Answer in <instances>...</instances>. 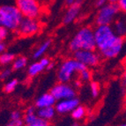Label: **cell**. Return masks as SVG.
<instances>
[{
	"label": "cell",
	"instance_id": "8fae6325",
	"mask_svg": "<svg viewBox=\"0 0 126 126\" xmlns=\"http://www.w3.org/2000/svg\"><path fill=\"white\" fill-rule=\"evenodd\" d=\"M50 59L48 57H42L38 61L34 62L33 63L28 66L27 68V75L29 78H34L39 74L42 73L45 69L48 68V66L50 64Z\"/></svg>",
	"mask_w": 126,
	"mask_h": 126
},
{
	"label": "cell",
	"instance_id": "6da1fadb",
	"mask_svg": "<svg viewBox=\"0 0 126 126\" xmlns=\"http://www.w3.org/2000/svg\"><path fill=\"white\" fill-rule=\"evenodd\" d=\"M94 37L97 51L102 58L113 59L118 57L124 46V38L115 33L112 26H96Z\"/></svg>",
	"mask_w": 126,
	"mask_h": 126
},
{
	"label": "cell",
	"instance_id": "277c9868",
	"mask_svg": "<svg viewBox=\"0 0 126 126\" xmlns=\"http://www.w3.org/2000/svg\"><path fill=\"white\" fill-rule=\"evenodd\" d=\"M87 68L83 63L79 62L74 57H69L61 62L57 72V78L58 82L70 83L74 79L76 74Z\"/></svg>",
	"mask_w": 126,
	"mask_h": 126
},
{
	"label": "cell",
	"instance_id": "4dcf8cb0",
	"mask_svg": "<svg viewBox=\"0 0 126 126\" xmlns=\"http://www.w3.org/2000/svg\"><path fill=\"white\" fill-rule=\"evenodd\" d=\"M76 1L77 0H64V4L66 6H71V5H72L73 4H75Z\"/></svg>",
	"mask_w": 126,
	"mask_h": 126
},
{
	"label": "cell",
	"instance_id": "8992f818",
	"mask_svg": "<svg viewBox=\"0 0 126 126\" xmlns=\"http://www.w3.org/2000/svg\"><path fill=\"white\" fill-rule=\"evenodd\" d=\"M24 18L37 19L42 14V8L39 0H14Z\"/></svg>",
	"mask_w": 126,
	"mask_h": 126
},
{
	"label": "cell",
	"instance_id": "44dd1931",
	"mask_svg": "<svg viewBox=\"0 0 126 126\" xmlns=\"http://www.w3.org/2000/svg\"><path fill=\"white\" fill-rule=\"evenodd\" d=\"M18 85H19V80L17 79H11L4 83L3 90L5 94H11L17 88Z\"/></svg>",
	"mask_w": 126,
	"mask_h": 126
},
{
	"label": "cell",
	"instance_id": "4fadbf2b",
	"mask_svg": "<svg viewBox=\"0 0 126 126\" xmlns=\"http://www.w3.org/2000/svg\"><path fill=\"white\" fill-rule=\"evenodd\" d=\"M114 31L118 36L122 38L126 37V13H120L116 20L112 24Z\"/></svg>",
	"mask_w": 126,
	"mask_h": 126
},
{
	"label": "cell",
	"instance_id": "ffe728a7",
	"mask_svg": "<svg viewBox=\"0 0 126 126\" xmlns=\"http://www.w3.org/2000/svg\"><path fill=\"white\" fill-rule=\"evenodd\" d=\"M86 109L84 106L79 105L78 107L74 109L73 111L71 113V116L76 121H79V120L84 119L85 116H86Z\"/></svg>",
	"mask_w": 126,
	"mask_h": 126
},
{
	"label": "cell",
	"instance_id": "d6986e66",
	"mask_svg": "<svg viewBox=\"0 0 126 126\" xmlns=\"http://www.w3.org/2000/svg\"><path fill=\"white\" fill-rule=\"evenodd\" d=\"M27 64V58L24 56H19V57H16L15 60L13 61V64H12V68L14 71H20V70L24 69Z\"/></svg>",
	"mask_w": 126,
	"mask_h": 126
},
{
	"label": "cell",
	"instance_id": "9a60e30c",
	"mask_svg": "<svg viewBox=\"0 0 126 126\" xmlns=\"http://www.w3.org/2000/svg\"><path fill=\"white\" fill-rule=\"evenodd\" d=\"M57 110L55 107H47L42 109H37V116L39 118L48 122H50L56 116Z\"/></svg>",
	"mask_w": 126,
	"mask_h": 126
},
{
	"label": "cell",
	"instance_id": "484cf974",
	"mask_svg": "<svg viewBox=\"0 0 126 126\" xmlns=\"http://www.w3.org/2000/svg\"><path fill=\"white\" fill-rule=\"evenodd\" d=\"M24 126H52V124H50V122H48V121H45V120L39 118L37 121H35L33 124H25Z\"/></svg>",
	"mask_w": 126,
	"mask_h": 126
},
{
	"label": "cell",
	"instance_id": "f1b7e54d",
	"mask_svg": "<svg viewBox=\"0 0 126 126\" xmlns=\"http://www.w3.org/2000/svg\"><path fill=\"white\" fill-rule=\"evenodd\" d=\"M108 3H109L108 0H95L94 5H95V7H97V8L99 9V8H101V7L104 6Z\"/></svg>",
	"mask_w": 126,
	"mask_h": 126
},
{
	"label": "cell",
	"instance_id": "8d00e7d4",
	"mask_svg": "<svg viewBox=\"0 0 126 126\" xmlns=\"http://www.w3.org/2000/svg\"><path fill=\"white\" fill-rule=\"evenodd\" d=\"M71 126H79L77 124H72V125H71Z\"/></svg>",
	"mask_w": 126,
	"mask_h": 126
},
{
	"label": "cell",
	"instance_id": "d4e9b609",
	"mask_svg": "<svg viewBox=\"0 0 126 126\" xmlns=\"http://www.w3.org/2000/svg\"><path fill=\"white\" fill-rule=\"evenodd\" d=\"M24 119V115L20 110H13L10 114V120H20Z\"/></svg>",
	"mask_w": 126,
	"mask_h": 126
},
{
	"label": "cell",
	"instance_id": "f546056e",
	"mask_svg": "<svg viewBox=\"0 0 126 126\" xmlns=\"http://www.w3.org/2000/svg\"><path fill=\"white\" fill-rule=\"evenodd\" d=\"M5 49H6V43L4 42H0V52L4 53L5 52Z\"/></svg>",
	"mask_w": 126,
	"mask_h": 126
},
{
	"label": "cell",
	"instance_id": "e0dca14e",
	"mask_svg": "<svg viewBox=\"0 0 126 126\" xmlns=\"http://www.w3.org/2000/svg\"><path fill=\"white\" fill-rule=\"evenodd\" d=\"M39 119L37 116V108L35 106H29L27 107L24 113V122L25 124H33Z\"/></svg>",
	"mask_w": 126,
	"mask_h": 126
},
{
	"label": "cell",
	"instance_id": "ba28073f",
	"mask_svg": "<svg viewBox=\"0 0 126 126\" xmlns=\"http://www.w3.org/2000/svg\"><path fill=\"white\" fill-rule=\"evenodd\" d=\"M41 28L42 26L37 19L24 18L15 33L21 37H30L37 34L40 32Z\"/></svg>",
	"mask_w": 126,
	"mask_h": 126
},
{
	"label": "cell",
	"instance_id": "603a6c76",
	"mask_svg": "<svg viewBox=\"0 0 126 126\" xmlns=\"http://www.w3.org/2000/svg\"><path fill=\"white\" fill-rule=\"evenodd\" d=\"M78 75L79 79H80L82 82H89L92 79V72L88 68H86L83 71H81Z\"/></svg>",
	"mask_w": 126,
	"mask_h": 126
},
{
	"label": "cell",
	"instance_id": "d590c367",
	"mask_svg": "<svg viewBox=\"0 0 126 126\" xmlns=\"http://www.w3.org/2000/svg\"><path fill=\"white\" fill-rule=\"evenodd\" d=\"M116 126H126V123H123V124H120Z\"/></svg>",
	"mask_w": 126,
	"mask_h": 126
},
{
	"label": "cell",
	"instance_id": "3957f363",
	"mask_svg": "<svg viewBox=\"0 0 126 126\" xmlns=\"http://www.w3.org/2000/svg\"><path fill=\"white\" fill-rule=\"evenodd\" d=\"M24 19L15 4H4L0 7V26L11 32H16Z\"/></svg>",
	"mask_w": 126,
	"mask_h": 126
},
{
	"label": "cell",
	"instance_id": "7c38bea8",
	"mask_svg": "<svg viewBox=\"0 0 126 126\" xmlns=\"http://www.w3.org/2000/svg\"><path fill=\"white\" fill-rule=\"evenodd\" d=\"M82 4L83 0H77L75 4L68 7L63 17V23L64 25H69L77 19L81 11Z\"/></svg>",
	"mask_w": 126,
	"mask_h": 126
},
{
	"label": "cell",
	"instance_id": "ac0fdd59",
	"mask_svg": "<svg viewBox=\"0 0 126 126\" xmlns=\"http://www.w3.org/2000/svg\"><path fill=\"white\" fill-rule=\"evenodd\" d=\"M15 58L16 57H15L14 53L5 51L4 53H1L0 55V63L3 66H7L9 64H13Z\"/></svg>",
	"mask_w": 126,
	"mask_h": 126
},
{
	"label": "cell",
	"instance_id": "74e56055",
	"mask_svg": "<svg viewBox=\"0 0 126 126\" xmlns=\"http://www.w3.org/2000/svg\"><path fill=\"white\" fill-rule=\"evenodd\" d=\"M5 126H9V125H5Z\"/></svg>",
	"mask_w": 126,
	"mask_h": 126
},
{
	"label": "cell",
	"instance_id": "1f68e13d",
	"mask_svg": "<svg viewBox=\"0 0 126 126\" xmlns=\"http://www.w3.org/2000/svg\"><path fill=\"white\" fill-rule=\"evenodd\" d=\"M82 83H83V82L78 79H76L75 81H74V86H75V87H79L82 85Z\"/></svg>",
	"mask_w": 126,
	"mask_h": 126
},
{
	"label": "cell",
	"instance_id": "52a82bcc",
	"mask_svg": "<svg viewBox=\"0 0 126 126\" xmlns=\"http://www.w3.org/2000/svg\"><path fill=\"white\" fill-rule=\"evenodd\" d=\"M73 57L87 68L96 67L101 63L102 57L98 51L94 50H79L73 53Z\"/></svg>",
	"mask_w": 126,
	"mask_h": 126
},
{
	"label": "cell",
	"instance_id": "5b68a950",
	"mask_svg": "<svg viewBox=\"0 0 126 126\" xmlns=\"http://www.w3.org/2000/svg\"><path fill=\"white\" fill-rule=\"evenodd\" d=\"M120 13L119 7L116 4L108 3L104 6L98 9L94 16L96 26H112Z\"/></svg>",
	"mask_w": 126,
	"mask_h": 126
},
{
	"label": "cell",
	"instance_id": "e575fe53",
	"mask_svg": "<svg viewBox=\"0 0 126 126\" xmlns=\"http://www.w3.org/2000/svg\"><path fill=\"white\" fill-rule=\"evenodd\" d=\"M123 79H124V82H125V84H126V69L124 70V74H123Z\"/></svg>",
	"mask_w": 126,
	"mask_h": 126
},
{
	"label": "cell",
	"instance_id": "d6a6232c",
	"mask_svg": "<svg viewBox=\"0 0 126 126\" xmlns=\"http://www.w3.org/2000/svg\"><path fill=\"white\" fill-rule=\"evenodd\" d=\"M54 66H55V63H52V62H51V63H50V64L48 65V68H47V69H48V71H50V70H52L53 68H54Z\"/></svg>",
	"mask_w": 126,
	"mask_h": 126
},
{
	"label": "cell",
	"instance_id": "5bb4252c",
	"mask_svg": "<svg viewBox=\"0 0 126 126\" xmlns=\"http://www.w3.org/2000/svg\"><path fill=\"white\" fill-rule=\"evenodd\" d=\"M56 103H57V100L55 99V97L50 92H48L38 96L34 102V106L37 109H42L47 107H55Z\"/></svg>",
	"mask_w": 126,
	"mask_h": 126
},
{
	"label": "cell",
	"instance_id": "7402d4cb",
	"mask_svg": "<svg viewBox=\"0 0 126 126\" xmlns=\"http://www.w3.org/2000/svg\"><path fill=\"white\" fill-rule=\"evenodd\" d=\"M89 89H90L91 96H92L93 98L96 99V98L99 97L100 92H101L99 83H97V82H95V81L90 82V84H89Z\"/></svg>",
	"mask_w": 126,
	"mask_h": 126
},
{
	"label": "cell",
	"instance_id": "836d02e7",
	"mask_svg": "<svg viewBox=\"0 0 126 126\" xmlns=\"http://www.w3.org/2000/svg\"><path fill=\"white\" fill-rule=\"evenodd\" d=\"M109 1V3H112V4H117V3L119 2L120 0H108Z\"/></svg>",
	"mask_w": 126,
	"mask_h": 126
},
{
	"label": "cell",
	"instance_id": "cb8c5ba5",
	"mask_svg": "<svg viewBox=\"0 0 126 126\" xmlns=\"http://www.w3.org/2000/svg\"><path fill=\"white\" fill-rule=\"evenodd\" d=\"M13 68H9L5 67L1 71V73H0V77H1V79L2 80H6L7 79H9L12 76L13 73Z\"/></svg>",
	"mask_w": 126,
	"mask_h": 126
},
{
	"label": "cell",
	"instance_id": "7a4b0ae2",
	"mask_svg": "<svg viewBox=\"0 0 126 126\" xmlns=\"http://www.w3.org/2000/svg\"><path fill=\"white\" fill-rule=\"evenodd\" d=\"M70 51L75 53L79 50H94L96 42L94 37V29L86 26L76 32L68 44Z\"/></svg>",
	"mask_w": 126,
	"mask_h": 126
},
{
	"label": "cell",
	"instance_id": "2e32d148",
	"mask_svg": "<svg viewBox=\"0 0 126 126\" xmlns=\"http://www.w3.org/2000/svg\"><path fill=\"white\" fill-rule=\"evenodd\" d=\"M51 40L47 39V40L43 41L37 48L34 49V53H33V58L34 59H41L42 57H43V56L45 55V53L49 49L51 46Z\"/></svg>",
	"mask_w": 126,
	"mask_h": 126
},
{
	"label": "cell",
	"instance_id": "f35d334b",
	"mask_svg": "<svg viewBox=\"0 0 126 126\" xmlns=\"http://www.w3.org/2000/svg\"><path fill=\"white\" fill-rule=\"evenodd\" d=\"M9 126H10V125H9Z\"/></svg>",
	"mask_w": 126,
	"mask_h": 126
},
{
	"label": "cell",
	"instance_id": "30bf717a",
	"mask_svg": "<svg viewBox=\"0 0 126 126\" xmlns=\"http://www.w3.org/2000/svg\"><path fill=\"white\" fill-rule=\"evenodd\" d=\"M79 104V100L77 97L71 98V99H65L62 101H57L55 108L57 114L59 115H66L71 114Z\"/></svg>",
	"mask_w": 126,
	"mask_h": 126
},
{
	"label": "cell",
	"instance_id": "83f0119b",
	"mask_svg": "<svg viewBox=\"0 0 126 126\" xmlns=\"http://www.w3.org/2000/svg\"><path fill=\"white\" fill-rule=\"evenodd\" d=\"M117 5L119 7V10L121 13H126V0H120L117 3Z\"/></svg>",
	"mask_w": 126,
	"mask_h": 126
},
{
	"label": "cell",
	"instance_id": "9c48e42d",
	"mask_svg": "<svg viewBox=\"0 0 126 126\" xmlns=\"http://www.w3.org/2000/svg\"><path fill=\"white\" fill-rule=\"evenodd\" d=\"M49 92L52 94L57 101L77 97V91L75 89V86H72L70 83L58 82L57 84L52 86Z\"/></svg>",
	"mask_w": 126,
	"mask_h": 126
},
{
	"label": "cell",
	"instance_id": "4316f807",
	"mask_svg": "<svg viewBox=\"0 0 126 126\" xmlns=\"http://www.w3.org/2000/svg\"><path fill=\"white\" fill-rule=\"evenodd\" d=\"M10 32L11 31H9L8 29L4 28V27H0V40H1V42H4L8 39L9 35H10Z\"/></svg>",
	"mask_w": 126,
	"mask_h": 126
}]
</instances>
